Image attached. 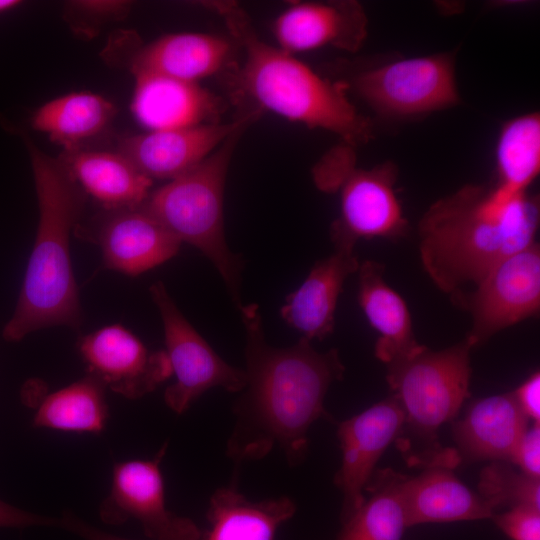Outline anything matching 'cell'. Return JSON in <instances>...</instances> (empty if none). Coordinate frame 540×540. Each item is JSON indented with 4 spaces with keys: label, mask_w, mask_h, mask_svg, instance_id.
Here are the masks:
<instances>
[{
    "label": "cell",
    "mask_w": 540,
    "mask_h": 540,
    "mask_svg": "<svg viewBox=\"0 0 540 540\" xmlns=\"http://www.w3.org/2000/svg\"><path fill=\"white\" fill-rule=\"evenodd\" d=\"M472 348L467 338L437 351L422 345L387 364V382L404 412L397 447L408 464L455 468L461 462L456 450L441 448L437 432L470 396Z\"/></svg>",
    "instance_id": "5"
},
{
    "label": "cell",
    "mask_w": 540,
    "mask_h": 540,
    "mask_svg": "<svg viewBox=\"0 0 540 540\" xmlns=\"http://www.w3.org/2000/svg\"><path fill=\"white\" fill-rule=\"evenodd\" d=\"M123 38L129 49L124 54L125 67L133 75L151 73L184 81L223 74L237 60L233 42L208 33H173L142 45L131 32Z\"/></svg>",
    "instance_id": "16"
},
{
    "label": "cell",
    "mask_w": 540,
    "mask_h": 540,
    "mask_svg": "<svg viewBox=\"0 0 540 540\" xmlns=\"http://www.w3.org/2000/svg\"><path fill=\"white\" fill-rule=\"evenodd\" d=\"M256 121L242 124L203 161L150 192L142 204L181 242L194 246L212 262L238 310L243 306V260L226 242L224 191L235 149Z\"/></svg>",
    "instance_id": "6"
},
{
    "label": "cell",
    "mask_w": 540,
    "mask_h": 540,
    "mask_svg": "<svg viewBox=\"0 0 540 540\" xmlns=\"http://www.w3.org/2000/svg\"><path fill=\"white\" fill-rule=\"evenodd\" d=\"M478 494L495 512L520 505L540 508L539 478L516 470L507 461H492L481 470Z\"/></svg>",
    "instance_id": "29"
},
{
    "label": "cell",
    "mask_w": 540,
    "mask_h": 540,
    "mask_svg": "<svg viewBox=\"0 0 540 540\" xmlns=\"http://www.w3.org/2000/svg\"><path fill=\"white\" fill-rule=\"evenodd\" d=\"M116 111L115 105L99 94L73 92L39 107L32 116L31 125L61 145L63 151H74L105 131Z\"/></svg>",
    "instance_id": "25"
},
{
    "label": "cell",
    "mask_w": 540,
    "mask_h": 540,
    "mask_svg": "<svg viewBox=\"0 0 540 540\" xmlns=\"http://www.w3.org/2000/svg\"><path fill=\"white\" fill-rule=\"evenodd\" d=\"M334 249L312 267L281 307L283 320L309 341L322 340L333 332L339 295L348 276L360 265L354 250Z\"/></svg>",
    "instance_id": "19"
},
{
    "label": "cell",
    "mask_w": 540,
    "mask_h": 540,
    "mask_svg": "<svg viewBox=\"0 0 540 540\" xmlns=\"http://www.w3.org/2000/svg\"><path fill=\"white\" fill-rule=\"evenodd\" d=\"M528 422L512 392L478 399L453 425L456 452L460 460L509 462Z\"/></svg>",
    "instance_id": "20"
},
{
    "label": "cell",
    "mask_w": 540,
    "mask_h": 540,
    "mask_svg": "<svg viewBox=\"0 0 540 540\" xmlns=\"http://www.w3.org/2000/svg\"><path fill=\"white\" fill-rule=\"evenodd\" d=\"M107 418L105 387L88 375L46 396L35 413L34 425L65 432L100 433Z\"/></svg>",
    "instance_id": "27"
},
{
    "label": "cell",
    "mask_w": 540,
    "mask_h": 540,
    "mask_svg": "<svg viewBox=\"0 0 540 540\" xmlns=\"http://www.w3.org/2000/svg\"><path fill=\"white\" fill-rule=\"evenodd\" d=\"M79 235L97 244L106 268L129 276L151 270L171 258L181 241L142 205L103 209Z\"/></svg>",
    "instance_id": "11"
},
{
    "label": "cell",
    "mask_w": 540,
    "mask_h": 540,
    "mask_svg": "<svg viewBox=\"0 0 540 540\" xmlns=\"http://www.w3.org/2000/svg\"><path fill=\"white\" fill-rule=\"evenodd\" d=\"M454 468L433 465L403 486L408 528L423 523L491 519L496 513L478 493L463 484Z\"/></svg>",
    "instance_id": "21"
},
{
    "label": "cell",
    "mask_w": 540,
    "mask_h": 540,
    "mask_svg": "<svg viewBox=\"0 0 540 540\" xmlns=\"http://www.w3.org/2000/svg\"><path fill=\"white\" fill-rule=\"evenodd\" d=\"M539 205L526 191L467 185L427 210L419 224L425 272L455 299L506 257L536 243Z\"/></svg>",
    "instance_id": "2"
},
{
    "label": "cell",
    "mask_w": 540,
    "mask_h": 540,
    "mask_svg": "<svg viewBox=\"0 0 540 540\" xmlns=\"http://www.w3.org/2000/svg\"><path fill=\"white\" fill-rule=\"evenodd\" d=\"M491 519L511 540H540V508L515 506Z\"/></svg>",
    "instance_id": "31"
},
{
    "label": "cell",
    "mask_w": 540,
    "mask_h": 540,
    "mask_svg": "<svg viewBox=\"0 0 540 540\" xmlns=\"http://www.w3.org/2000/svg\"><path fill=\"white\" fill-rule=\"evenodd\" d=\"M288 497L251 501L235 485L212 495L206 526L196 540H274L279 527L295 513Z\"/></svg>",
    "instance_id": "23"
},
{
    "label": "cell",
    "mask_w": 540,
    "mask_h": 540,
    "mask_svg": "<svg viewBox=\"0 0 540 540\" xmlns=\"http://www.w3.org/2000/svg\"><path fill=\"white\" fill-rule=\"evenodd\" d=\"M132 3L123 0H77L65 4L64 19L82 39L95 37L108 23L125 19Z\"/></svg>",
    "instance_id": "30"
},
{
    "label": "cell",
    "mask_w": 540,
    "mask_h": 540,
    "mask_svg": "<svg viewBox=\"0 0 540 540\" xmlns=\"http://www.w3.org/2000/svg\"><path fill=\"white\" fill-rule=\"evenodd\" d=\"M404 412L393 397L341 422L337 436L342 453L334 482L342 494L341 522L364 502V491L387 447L397 439Z\"/></svg>",
    "instance_id": "14"
},
{
    "label": "cell",
    "mask_w": 540,
    "mask_h": 540,
    "mask_svg": "<svg viewBox=\"0 0 540 540\" xmlns=\"http://www.w3.org/2000/svg\"><path fill=\"white\" fill-rule=\"evenodd\" d=\"M498 185L524 192L540 168V118L538 114L516 117L500 132L496 149Z\"/></svg>",
    "instance_id": "28"
},
{
    "label": "cell",
    "mask_w": 540,
    "mask_h": 540,
    "mask_svg": "<svg viewBox=\"0 0 540 540\" xmlns=\"http://www.w3.org/2000/svg\"><path fill=\"white\" fill-rule=\"evenodd\" d=\"M58 525L85 540H131L99 530L69 512H65L62 518L58 519Z\"/></svg>",
    "instance_id": "35"
},
{
    "label": "cell",
    "mask_w": 540,
    "mask_h": 540,
    "mask_svg": "<svg viewBox=\"0 0 540 540\" xmlns=\"http://www.w3.org/2000/svg\"><path fill=\"white\" fill-rule=\"evenodd\" d=\"M239 312L246 383L233 404L235 422L226 453L241 464L261 459L277 446L296 466L307 454L310 426L328 417L326 393L342 379L345 367L336 349L318 352L302 337L289 347L269 345L258 305L243 304Z\"/></svg>",
    "instance_id": "1"
},
{
    "label": "cell",
    "mask_w": 540,
    "mask_h": 540,
    "mask_svg": "<svg viewBox=\"0 0 540 540\" xmlns=\"http://www.w3.org/2000/svg\"><path fill=\"white\" fill-rule=\"evenodd\" d=\"M39 207V222L19 299L3 337L22 340L56 325L77 328L81 308L71 257L70 234L77 227L86 193L58 157L26 140Z\"/></svg>",
    "instance_id": "4"
},
{
    "label": "cell",
    "mask_w": 540,
    "mask_h": 540,
    "mask_svg": "<svg viewBox=\"0 0 540 540\" xmlns=\"http://www.w3.org/2000/svg\"><path fill=\"white\" fill-rule=\"evenodd\" d=\"M150 295L161 316L165 354L175 382L166 388L164 399L176 413H183L213 387L240 392L245 371L224 361L188 322L161 281L150 287Z\"/></svg>",
    "instance_id": "7"
},
{
    "label": "cell",
    "mask_w": 540,
    "mask_h": 540,
    "mask_svg": "<svg viewBox=\"0 0 540 540\" xmlns=\"http://www.w3.org/2000/svg\"><path fill=\"white\" fill-rule=\"evenodd\" d=\"M58 158L103 209L138 207L150 194L153 180L118 151L82 148L63 151Z\"/></svg>",
    "instance_id": "22"
},
{
    "label": "cell",
    "mask_w": 540,
    "mask_h": 540,
    "mask_svg": "<svg viewBox=\"0 0 540 540\" xmlns=\"http://www.w3.org/2000/svg\"><path fill=\"white\" fill-rule=\"evenodd\" d=\"M358 301L372 328L379 333L375 356L389 364L418 350L409 309L384 279V266L364 261L358 268Z\"/></svg>",
    "instance_id": "24"
},
{
    "label": "cell",
    "mask_w": 540,
    "mask_h": 540,
    "mask_svg": "<svg viewBox=\"0 0 540 540\" xmlns=\"http://www.w3.org/2000/svg\"><path fill=\"white\" fill-rule=\"evenodd\" d=\"M396 171L390 164L353 169L339 189L340 215L330 229L336 249H352L359 239H396L408 225L395 194Z\"/></svg>",
    "instance_id": "12"
},
{
    "label": "cell",
    "mask_w": 540,
    "mask_h": 540,
    "mask_svg": "<svg viewBox=\"0 0 540 540\" xmlns=\"http://www.w3.org/2000/svg\"><path fill=\"white\" fill-rule=\"evenodd\" d=\"M519 467L525 474L539 478L540 476V427L539 422L528 426L520 437L509 461Z\"/></svg>",
    "instance_id": "32"
},
{
    "label": "cell",
    "mask_w": 540,
    "mask_h": 540,
    "mask_svg": "<svg viewBox=\"0 0 540 540\" xmlns=\"http://www.w3.org/2000/svg\"><path fill=\"white\" fill-rule=\"evenodd\" d=\"M524 415L534 422L540 418V374L533 373L514 392H512Z\"/></svg>",
    "instance_id": "33"
},
{
    "label": "cell",
    "mask_w": 540,
    "mask_h": 540,
    "mask_svg": "<svg viewBox=\"0 0 540 540\" xmlns=\"http://www.w3.org/2000/svg\"><path fill=\"white\" fill-rule=\"evenodd\" d=\"M367 19L357 2H291L274 20L277 47L294 55L332 46L357 50L366 37Z\"/></svg>",
    "instance_id": "17"
},
{
    "label": "cell",
    "mask_w": 540,
    "mask_h": 540,
    "mask_svg": "<svg viewBox=\"0 0 540 540\" xmlns=\"http://www.w3.org/2000/svg\"><path fill=\"white\" fill-rule=\"evenodd\" d=\"M79 351L88 375L129 399L152 392L172 375L164 351H150L119 324L104 326L83 337Z\"/></svg>",
    "instance_id": "13"
},
{
    "label": "cell",
    "mask_w": 540,
    "mask_h": 540,
    "mask_svg": "<svg viewBox=\"0 0 540 540\" xmlns=\"http://www.w3.org/2000/svg\"><path fill=\"white\" fill-rule=\"evenodd\" d=\"M33 525H58V519L26 512L0 500V527Z\"/></svg>",
    "instance_id": "34"
},
{
    "label": "cell",
    "mask_w": 540,
    "mask_h": 540,
    "mask_svg": "<svg viewBox=\"0 0 540 540\" xmlns=\"http://www.w3.org/2000/svg\"><path fill=\"white\" fill-rule=\"evenodd\" d=\"M204 5L224 20L243 52V59L220 75L239 112H272L309 128L335 133L349 144L369 139L371 124L350 102L345 82H332L294 55L263 41L236 2Z\"/></svg>",
    "instance_id": "3"
},
{
    "label": "cell",
    "mask_w": 540,
    "mask_h": 540,
    "mask_svg": "<svg viewBox=\"0 0 540 540\" xmlns=\"http://www.w3.org/2000/svg\"><path fill=\"white\" fill-rule=\"evenodd\" d=\"M470 312L473 347L500 330L535 316L540 308V249L530 245L496 264L458 300Z\"/></svg>",
    "instance_id": "9"
},
{
    "label": "cell",
    "mask_w": 540,
    "mask_h": 540,
    "mask_svg": "<svg viewBox=\"0 0 540 540\" xmlns=\"http://www.w3.org/2000/svg\"><path fill=\"white\" fill-rule=\"evenodd\" d=\"M134 77L131 111L149 131L221 122L225 101L199 83L151 73Z\"/></svg>",
    "instance_id": "18"
},
{
    "label": "cell",
    "mask_w": 540,
    "mask_h": 540,
    "mask_svg": "<svg viewBox=\"0 0 540 540\" xmlns=\"http://www.w3.org/2000/svg\"><path fill=\"white\" fill-rule=\"evenodd\" d=\"M20 3L18 0H0V14L14 9Z\"/></svg>",
    "instance_id": "36"
},
{
    "label": "cell",
    "mask_w": 540,
    "mask_h": 540,
    "mask_svg": "<svg viewBox=\"0 0 540 540\" xmlns=\"http://www.w3.org/2000/svg\"><path fill=\"white\" fill-rule=\"evenodd\" d=\"M261 115L257 111H244L227 123L126 136L119 139L117 151L151 180H171L203 161L242 124L258 120Z\"/></svg>",
    "instance_id": "15"
},
{
    "label": "cell",
    "mask_w": 540,
    "mask_h": 540,
    "mask_svg": "<svg viewBox=\"0 0 540 540\" xmlns=\"http://www.w3.org/2000/svg\"><path fill=\"white\" fill-rule=\"evenodd\" d=\"M163 447L152 460H129L115 464L109 495L100 505L107 524L137 520L151 540H196L199 528L167 509L160 462Z\"/></svg>",
    "instance_id": "10"
},
{
    "label": "cell",
    "mask_w": 540,
    "mask_h": 540,
    "mask_svg": "<svg viewBox=\"0 0 540 540\" xmlns=\"http://www.w3.org/2000/svg\"><path fill=\"white\" fill-rule=\"evenodd\" d=\"M407 475L377 470L362 505L345 521L335 540H402L408 528L403 486Z\"/></svg>",
    "instance_id": "26"
},
{
    "label": "cell",
    "mask_w": 540,
    "mask_h": 540,
    "mask_svg": "<svg viewBox=\"0 0 540 540\" xmlns=\"http://www.w3.org/2000/svg\"><path fill=\"white\" fill-rule=\"evenodd\" d=\"M353 90L375 110L415 115L458 101L453 64L446 56L402 59L357 74Z\"/></svg>",
    "instance_id": "8"
}]
</instances>
